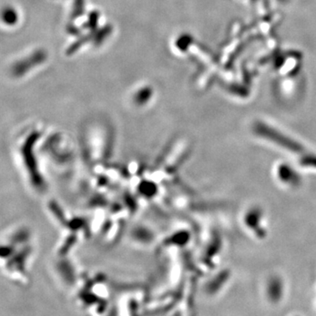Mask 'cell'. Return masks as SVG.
<instances>
[{"mask_svg":"<svg viewBox=\"0 0 316 316\" xmlns=\"http://www.w3.org/2000/svg\"><path fill=\"white\" fill-rule=\"evenodd\" d=\"M255 131L257 135H261L262 137L266 139L271 140L275 144H278L291 151L299 152L303 149L299 144L293 142V140L290 139L289 137L282 135L278 131L271 128L270 126L264 123H257L255 126Z\"/></svg>","mask_w":316,"mask_h":316,"instance_id":"1","label":"cell"},{"mask_svg":"<svg viewBox=\"0 0 316 316\" xmlns=\"http://www.w3.org/2000/svg\"><path fill=\"white\" fill-rule=\"evenodd\" d=\"M278 175L282 181L288 182L287 184L296 185L299 182V177H298V175L289 166L288 167H283L282 166L281 168L279 169Z\"/></svg>","mask_w":316,"mask_h":316,"instance_id":"2","label":"cell"},{"mask_svg":"<svg viewBox=\"0 0 316 316\" xmlns=\"http://www.w3.org/2000/svg\"><path fill=\"white\" fill-rule=\"evenodd\" d=\"M301 165L316 168V156H305L301 159Z\"/></svg>","mask_w":316,"mask_h":316,"instance_id":"3","label":"cell"}]
</instances>
